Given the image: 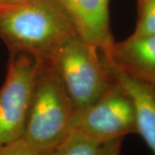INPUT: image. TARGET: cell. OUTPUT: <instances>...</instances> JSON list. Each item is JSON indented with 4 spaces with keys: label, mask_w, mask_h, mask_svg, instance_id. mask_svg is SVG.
Here are the masks:
<instances>
[{
    "label": "cell",
    "mask_w": 155,
    "mask_h": 155,
    "mask_svg": "<svg viewBox=\"0 0 155 155\" xmlns=\"http://www.w3.org/2000/svg\"><path fill=\"white\" fill-rule=\"evenodd\" d=\"M77 32L60 0H34L0 6V39L10 54H26L50 59Z\"/></svg>",
    "instance_id": "6da1fadb"
},
{
    "label": "cell",
    "mask_w": 155,
    "mask_h": 155,
    "mask_svg": "<svg viewBox=\"0 0 155 155\" xmlns=\"http://www.w3.org/2000/svg\"><path fill=\"white\" fill-rule=\"evenodd\" d=\"M33 96L22 138L35 149L52 152L72 131L74 107L49 59H37Z\"/></svg>",
    "instance_id": "7a4b0ae2"
},
{
    "label": "cell",
    "mask_w": 155,
    "mask_h": 155,
    "mask_svg": "<svg viewBox=\"0 0 155 155\" xmlns=\"http://www.w3.org/2000/svg\"><path fill=\"white\" fill-rule=\"evenodd\" d=\"M74 111L92 104L115 82L98 48L76 32L49 59Z\"/></svg>",
    "instance_id": "3957f363"
},
{
    "label": "cell",
    "mask_w": 155,
    "mask_h": 155,
    "mask_svg": "<svg viewBox=\"0 0 155 155\" xmlns=\"http://www.w3.org/2000/svg\"><path fill=\"white\" fill-rule=\"evenodd\" d=\"M71 127L72 130L101 145L137 134L133 99L115 79L114 84L95 103L74 111Z\"/></svg>",
    "instance_id": "277c9868"
},
{
    "label": "cell",
    "mask_w": 155,
    "mask_h": 155,
    "mask_svg": "<svg viewBox=\"0 0 155 155\" xmlns=\"http://www.w3.org/2000/svg\"><path fill=\"white\" fill-rule=\"evenodd\" d=\"M37 59L10 54L5 80L0 88V144L23 135L33 96Z\"/></svg>",
    "instance_id": "5b68a950"
},
{
    "label": "cell",
    "mask_w": 155,
    "mask_h": 155,
    "mask_svg": "<svg viewBox=\"0 0 155 155\" xmlns=\"http://www.w3.org/2000/svg\"><path fill=\"white\" fill-rule=\"evenodd\" d=\"M106 61L126 76L155 86V34L130 35L114 41L106 53Z\"/></svg>",
    "instance_id": "8992f818"
},
{
    "label": "cell",
    "mask_w": 155,
    "mask_h": 155,
    "mask_svg": "<svg viewBox=\"0 0 155 155\" xmlns=\"http://www.w3.org/2000/svg\"><path fill=\"white\" fill-rule=\"evenodd\" d=\"M72 18L77 33L101 53L115 40L110 26V0H60Z\"/></svg>",
    "instance_id": "52a82bcc"
},
{
    "label": "cell",
    "mask_w": 155,
    "mask_h": 155,
    "mask_svg": "<svg viewBox=\"0 0 155 155\" xmlns=\"http://www.w3.org/2000/svg\"><path fill=\"white\" fill-rule=\"evenodd\" d=\"M112 77L131 96L135 107L136 130L155 155V93L154 87L123 74L102 55Z\"/></svg>",
    "instance_id": "ba28073f"
},
{
    "label": "cell",
    "mask_w": 155,
    "mask_h": 155,
    "mask_svg": "<svg viewBox=\"0 0 155 155\" xmlns=\"http://www.w3.org/2000/svg\"><path fill=\"white\" fill-rule=\"evenodd\" d=\"M102 145L85 137L75 130L61 142L52 155H100Z\"/></svg>",
    "instance_id": "9c48e42d"
},
{
    "label": "cell",
    "mask_w": 155,
    "mask_h": 155,
    "mask_svg": "<svg viewBox=\"0 0 155 155\" xmlns=\"http://www.w3.org/2000/svg\"><path fill=\"white\" fill-rule=\"evenodd\" d=\"M155 34V0H137V20L132 35Z\"/></svg>",
    "instance_id": "30bf717a"
},
{
    "label": "cell",
    "mask_w": 155,
    "mask_h": 155,
    "mask_svg": "<svg viewBox=\"0 0 155 155\" xmlns=\"http://www.w3.org/2000/svg\"><path fill=\"white\" fill-rule=\"evenodd\" d=\"M52 153L34 148L22 137L0 144V155H52Z\"/></svg>",
    "instance_id": "8fae6325"
},
{
    "label": "cell",
    "mask_w": 155,
    "mask_h": 155,
    "mask_svg": "<svg viewBox=\"0 0 155 155\" xmlns=\"http://www.w3.org/2000/svg\"><path fill=\"white\" fill-rule=\"evenodd\" d=\"M123 138H119L102 145L100 155H120Z\"/></svg>",
    "instance_id": "7c38bea8"
},
{
    "label": "cell",
    "mask_w": 155,
    "mask_h": 155,
    "mask_svg": "<svg viewBox=\"0 0 155 155\" xmlns=\"http://www.w3.org/2000/svg\"><path fill=\"white\" fill-rule=\"evenodd\" d=\"M34 0H0V6H10V5H17L20 4L28 3Z\"/></svg>",
    "instance_id": "4fadbf2b"
},
{
    "label": "cell",
    "mask_w": 155,
    "mask_h": 155,
    "mask_svg": "<svg viewBox=\"0 0 155 155\" xmlns=\"http://www.w3.org/2000/svg\"><path fill=\"white\" fill-rule=\"evenodd\" d=\"M154 93H155V86H154Z\"/></svg>",
    "instance_id": "5bb4252c"
}]
</instances>
